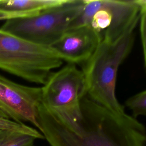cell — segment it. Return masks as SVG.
<instances>
[{"instance_id":"cell-1","label":"cell","mask_w":146,"mask_h":146,"mask_svg":"<svg viewBox=\"0 0 146 146\" xmlns=\"http://www.w3.org/2000/svg\"><path fill=\"white\" fill-rule=\"evenodd\" d=\"M82 116L70 130L54 119L41 103L39 132L50 146H145L144 125L125 112H112L86 95L82 99Z\"/></svg>"},{"instance_id":"cell-2","label":"cell","mask_w":146,"mask_h":146,"mask_svg":"<svg viewBox=\"0 0 146 146\" xmlns=\"http://www.w3.org/2000/svg\"><path fill=\"white\" fill-rule=\"evenodd\" d=\"M134 31L113 40H102L91 57L83 65L86 96L112 112H125L116 95L119 67L132 51Z\"/></svg>"},{"instance_id":"cell-3","label":"cell","mask_w":146,"mask_h":146,"mask_svg":"<svg viewBox=\"0 0 146 146\" xmlns=\"http://www.w3.org/2000/svg\"><path fill=\"white\" fill-rule=\"evenodd\" d=\"M63 60L50 46L34 43L0 29V69L43 85Z\"/></svg>"},{"instance_id":"cell-4","label":"cell","mask_w":146,"mask_h":146,"mask_svg":"<svg viewBox=\"0 0 146 146\" xmlns=\"http://www.w3.org/2000/svg\"><path fill=\"white\" fill-rule=\"evenodd\" d=\"M41 88L42 103L46 110L66 128H75L82 116V99L86 95L81 69L67 63L53 71Z\"/></svg>"},{"instance_id":"cell-5","label":"cell","mask_w":146,"mask_h":146,"mask_svg":"<svg viewBox=\"0 0 146 146\" xmlns=\"http://www.w3.org/2000/svg\"><path fill=\"white\" fill-rule=\"evenodd\" d=\"M83 3L68 29L88 26L101 41L113 40L134 31L139 23L140 0H83Z\"/></svg>"},{"instance_id":"cell-6","label":"cell","mask_w":146,"mask_h":146,"mask_svg":"<svg viewBox=\"0 0 146 146\" xmlns=\"http://www.w3.org/2000/svg\"><path fill=\"white\" fill-rule=\"evenodd\" d=\"M83 5V0H67L33 16L7 19L0 29L29 42L51 46L68 30Z\"/></svg>"},{"instance_id":"cell-7","label":"cell","mask_w":146,"mask_h":146,"mask_svg":"<svg viewBox=\"0 0 146 146\" xmlns=\"http://www.w3.org/2000/svg\"><path fill=\"white\" fill-rule=\"evenodd\" d=\"M41 103V87L17 83L0 75V118L29 122L39 131L37 117Z\"/></svg>"},{"instance_id":"cell-8","label":"cell","mask_w":146,"mask_h":146,"mask_svg":"<svg viewBox=\"0 0 146 146\" xmlns=\"http://www.w3.org/2000/svg\"><path fill=\"white\" fill-rule=\"evenodd\" d=\"M101 39L90 26L68 29L51 47L67 63L83 65L92 55Z\"/></svg>"},{"instance_id":"cell-9","label":"cell","mask_w":146,"mask_h":146,"mask_svg":"<svg viewBox=\"0 0 146 146\" xmlns=\"http://www.w3.org/2000/svg\"><path fill=\"white\" fill-rule=\"evenodd\" d=\"M67 0H0V21L33 16Z\"/></svg>"},{"instance_id":"cell-10","label":"cell","mask_w":146,"mask_h":146,"mask_svg":"<svg viewBox=\"0 0 146 146\" xmlns=\"http://www.w3.org/2000/svg\"><path fill=\"white\" fill-rule=\"evenodd\" d=\"M37 139L27 133L9 129L0 128V146H35Z\"/></svg>"},{"instance_id":"cell-11","label":"cell","mask_w":146,"mask_h":146,"mask_svg":"<svg viewBox=\"0 0 146 146\" xmlns=\"http://www.w3.org/2000/svg\"><path fill=\"white\" fill-rule=\"evenodd\" d=\"M125 105L132 112V116L135 119L146 114V91H141L127 99Z\"/></svg>"},{"instance_id":"cell-12","label":"cell","mask_w":146,"mask_h":146,"mask_svg":"<svg viewBox=\"0 0 146 146\" xmlns=\"http://www.w3.org/2000/svg\"><path fill=\"white\" fill-rule=\"evenodd\" d=\"M139 29L144 67L146 65V1L140 0Z\"/></svg>"}]
</instances>
